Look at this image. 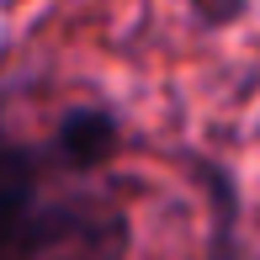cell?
Returning a JSON list of instances; mask_svg holds the SVG:
<instances>
[{
  "instance_id": "1",
  "label": "cell",
  "mask_w": 260,
  "mask_h": 260,
  "mask_svg": "<svg viewBox=\"0 0 260 260\" xmlns=\"http://www.w3.org/2000/svg\"><path fill=\"white\" fill-rule=\"evenodd\" d=\"M90 212L80 218L75 207H38L27 154H0V260H38L69 234L90 239Z\"/></svg>"
},
{
  "instance_id": "2",
  "label": "cell",
  "mask_w": 260,
  "mask_h": 260,
  "mask_svg": "<svg viewBox=\"0 0 260 260\" xmlns=\"http://www.w3.org/2000/svg\"><path fill=\"white\" fill-rule=\"evenodd\" d=\"M117 144H122V127H117L112 112H101V106H75V112H64V122H58L53 133V149L64 165H75V170H96L117 154Z\"/></svg>"
},
{
  "instance_id": "3",
  "label": "cell",
  "mask_w": 260,
  "mask_h": 260,
  "mask_svg": "<svg viewBox=\"0 0 260 260\" xmlns=\"http://www.w3.org/2000/svg\"><path fill=\"white\" fill-rule=\"evenodd\" d=\"M212 186H218V244H212V260H234V191H229V175L212 170Z\"/></svg>"
},
{
  "instance_id": "4",
  "label": "cell",
  "mask_w": 260,
  "mask_h": 260,
  "mask_svg": "<svg viewBox=\"0 0 260 260\" xmlns=\"http://www.w3.org/2000/svg\"><path fill=\"white\" fill-rule=\"evenodd\" d=\"M197 6V16L207 21V27H223V21H234L244 11V0H191Z\"/></svg>"
}]
</instances>
